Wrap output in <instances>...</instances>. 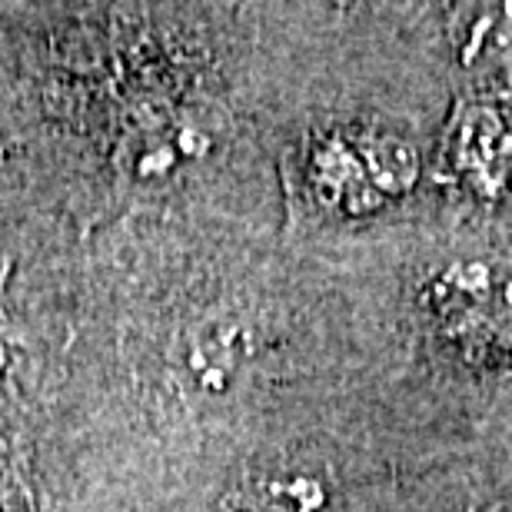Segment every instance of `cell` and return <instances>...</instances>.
I'll use <instances>...</instances> for the list:
<instances>
[{
    "instance_id": "cell-3",
    "label": "cell",
    "mask_w": 512,
    "mask_h": 512,
    "mask_svg": "<svg viewBox=\"0 0 512 512\" xmlns=\"http://www.w3.org/2000/svg\"><path fill=\"white\" fill-rule=\"evenodd\" d=\"M250 353V336L237 320H203L183 340V376L203 393H223Z\"/></svg>"
},
{
    "instance_id": "cell-1",
    "label": "cell",
    "mask_w": 512,
    "mask_h": 512,
    "mask_svg": "<svg viewBox=\"0 0 512 512\" xmlns=\"http://www.w3.org/2000/svg\"><path fill=\"white\" fill-rule=\"evenodd\" d=\"M439 326L473 353H512V270L456 263L433 283Z\"/></svg>"
},
{
    "instance_id": "cell-2",
    "label": "cell",
    "mask_w": 512,
    "mask_h": 512,
    "mask_svg": "<svg viewBox=\"0 0 512 512\" xmlns=\"http://www.w3.org/2000/svg\"><path fill=\"white\" fill-rule=\"evenodd\" d=\"M220 512H343L340 489L320 463H270L223 499Z\"/></svg>"
},
{
    "instance_id": "cell-4",
    "label": "cell",
    "mask_w": 512,
    "mask_h": 512,
    "mask_svg": "<svg viewBox=\"0 0 512 512\" xmlns=\"http://www.w3.org/2000/svg\"><path fill=\"white\" fill-rule=\"evenodd\" d=\"M210 147V140L203 137L197 127H160L150 130L147 137H140L133 143V157H130V173L137 180H160L177 167L180 160L200 157Z\"/></svg>"
},
{
    "instance_id": "cell-5",
    "label": "cell",
    "mask_w": 512,
    "mask_h": 512,
    "mask_svg": "<svg viewBox=\"0 0 512 512\" xmlns=\"http://www.w3.org/2000/svg\"><path fill=\"white\" fill-rule=\"evenodd\" d=\"M0 366H4V346H0Z\"/></svg>"
}]
</instances>
